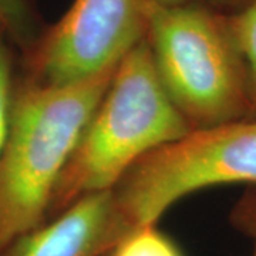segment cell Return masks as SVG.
Masks as SVG:
<instances>
[{"label": "cell", "mask_w": 256, "mask_h": 256, "mask_svg": "<svg viewBox=\"0 0 256 256\" xmlns=\"http://www.w3.org/2000/svg\"><path fill=\"white\" fill-rule=\"evenodd\" d=\"M146 38L165 94L191 130L250 120L246 66L229 14L200 0L146 3Z\"/></svg>", "instance_id": "obj_3"}, {"label": "cell", "mask_w": 256, "mask_h": 256, "mask_svg": "<svg viewBox=\"0 0 256 256\" xmlns=\"http://www.w3.org/2000/svg\"><path fill=\"white\" fill-rule=\"evenodd\" d=\"M0 28L23 54L42 33L32 0H0Z\"/></svg>", "instance_id": "obj_7"}, {"label": "cell", "mask_w": 256, "mask_h": 256, "mask_svg": "<svg viewBox=\"0 0 256 256\" xmlns=\"http://www.w3.org/2000/svg\"><path fill=\"white\" fill-rule=\"evenodd\" d=\"M116 68L66 86L14 82L0 152V252L50 218L58 178Z\"/></svg>", "instance_id": "obj_1"}, {"label": "cell", "mask_w": 256, "mask_h": 256, "mask_svg": "<svg viewBox=\"0 0 256 256\" xmlns=\"http://www.w3.org/2000/svg\"><path fill=\"white\" fill-rule=\"evenodd\" d=\"M191 131L158 80L144 37L116 68L56 185L50 218L94 192L114 190L142 156Z\"/></svg>", "instance_id": "obj_2"}, {"label": "cell", "mask_w": 256, "mask_h": 256, "mask_svg": "<svg viewBox=\"0 0 256 256\" xmlns=\"http://www.w3.org/2000/svg\"><path fill=\"white\" fill-rule=\"evenodd\" d=\"M229 23L246 66L252 117L256 120V0L229 14Z\"/></svg>", "instance_id": "obj_8"}, {"label": "cell", "mask_w": 256, "mask_h": 256, "mask_svg": "<svg viewBox=\"0 0 256 256\" xmlns=\"http://www.w3.org/2000/svg\"><path fill=\"white\" fill-rule=\"evenodd\" d=\"M146 37L144 0H74L24 53L26 77L66 86L112 68Z\"/></svg>", "instance_id": "obj_5"}, {"label": "cell", "mask_w": 256, "mask_h": 256, "mask_svg": "<svg viewBox=\"0 0 256 256\" xmlns=\"http://www.w3.org/2000/svg\"><path fill=\"white\" fill-rule=\"evenodd\" d=\"M146 4L151 6H160V8H172V6H180L191 0H144Z\"/></svg>", "instance_id": "obj_13"}, {"label": "cell", "mask_w": 256, "mask_h": 256, "mask_svg": "<svg viewBox=\"0 0 256 256\" xmlns=\"http://www.w3.org/2000/svg\"><path fill=\"white\" fill-rule=\"evenodd\" d=\"M200 2L208 4L212 9L222 12V9H225V8H228V6H236L239 3H245V4H248L250 0H200ZM222 13H224V12H222Z\"/></svg>", "instance_id": "obj_12"}, {"label": "cell", "mask_w": 256, "mask_h": 256, "mask_svg": "<svg viewBox=\"0 0 256 256\" xmlns=\"http://www.w3.org/2000/svg\"><path fill=\"white\" fill-rule=\"evenodd\" d=\"M228 184L256 186V120L191 130L142 156L114 192L132 225H154L194 192Z\"/></svg>", "instance_id": "obj_4"}, {"label": "cell", "mask_w": 256, "mask_h": 256, "mask_svg": "<svg viewBox=\"0 0 256 256\" xmlns=\"http://www.w3.org/2000/svg\"><path fill=\"white\" fill-rule=\"evenodd\" d=\"M132 229L114 190L94 192L14 239L0 256H107Z\"/></svg>", "instance_id": "obj_6"}, {"label": "cell", "mask_w": 256, "mask_h": 256, "mask_svg": "<svg viewBox=\"0 0 256 256\" xmlns=\"http://www.w3.org/2000/svg\"><path fill=\"white\" fill-rule=\"evenodd\" d=\"M13 54L10 42L3 28H0V152L8 136L10 118V106L14 90L13 77Z\"/></svg>", "instance_id": "obj_10"}, {"label": "cell", "mask_w": 256, "mask_h": 256, "mask_svg": "<svg viewBox=\"0 0 256 256\" xmlns=\"http://www.w3.org/2000/svg\"><path fill=\"white\" fill-rule=\"evenodd\" d=\"M252 256H256V242H254V254Z\"/></svg>", "instance_id": "obj_14"}, {"label": "cell", "mask_w": 256, "mask_h": 256, "mask_svg": "<svg viewBox=\"0 0 256 256\" xmlns=\"http://www.w3.org/2000/svg\"><path fill=\"white\" fill-rule=\"evenodd\" d=\"M107 256H184V254L174 239L154 224L132 229Z\"/></svg>", "instance_id": "obj_9"}, {"label": "cell", "mask_w": 256, "mask_h": 256, "mask_svg": "<svg viewBox=\"0 0 256 256\" xmlns=\"http://www.w3.org/2000/svg\"><path fill=\"white\" fill-rule=\"evenodd\" d=\"M232 226L256 242V186H250L230 210Z\"/></svg>", "instance_id": "obj_11"}]
</instances>
